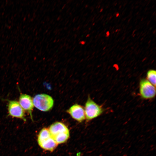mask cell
<instances>
[{"label":"cell","mask_w":156,"mask_h":156,"mask_svg":"<svg viewBox=\"0 0 156 156\" xmlns=\"http://www.w3.org/2000/svg\"><path fill=\"white\" fill-rule=\"evenodd\" d=\"M38 142L42 148L50 151H54L58 145L51 137L49 129L46 128L42 129L39 133Z\"/></svg>","instance_id":"1"},{"label":"cell","mask_w":156,"mask_h":156,"mask_svg":"<svg viewBox=\"0 0 156 156\" xmlns=\"http://www.w3.org/2000/svg\"><path fill=\"white\" fill-rule=\"evenodd\" d=\"M18 103L23 109L29 114L32 120H33L32 112L34 106L31 97L28 95L21 94L19 97Z\"/></svg>","instance_id":"7"},{"label":"cell","mask_w":156,"mask_h":156,"mask_svg":"<svg viewBox=\"0 0 156 156\" xmlns=\"http://www.w3.org/2000/svg\"><path fill=\"white\" fill-rule=\"evenodd\" d=\"M8 115L13 117L20 118L26 122L24 110L18 102L16 101L9 100L8 105Z\"/></svg>","instance_id":"5"},{"label":"cell","mask_w":156,"mask_h":156,"mask_svg":"<svg viewBox=\"0 0 156 156\" xmlns=\"http://www.w3.org/2000/svg\"><path fill=\"white\" fill-rule=\"evenodd\" d=\"M139 93L141 97L145 99L153 98L156 95L155 86L146 79L142 78L139 83Z\"/></svg>","instance_id":"4"},{"label":"cell","mask_w":156,"mask_h":156,"mask_svg":"<svg viewBox=\"0 0 156 156\" xmlns=\"http://www.w3.org/2000/svg\"><path fill=\"white\" fill-rule=\"evenodd\" d=\"M34 106L39 110L47 112L51 110L54 104V100L50 95L45 94L36 95L33 99Z\"/></svg>","instance_id":"3"},{"label":"cell","mask_w":156,"mask_h":156,"mask_svg":"<svg viewBox=\"0 0 156 156\" xmlns=\"http://www.w3.org/2000/svg\"><path fill=\"white\" fill-rule=\"evenodd\" d=\"M49 130L53 138L69 133L67 127L60 122H56L50 126Z\"/></svg>","instance_id":"8"},{"label":"cell","mask_w":156,"mask_h":156,"mask_svg":"<svg viewBox=\"0 0 156 156\" xmlns=\"http://www.w3.org/2000/svg\"><path fill=\"white\" fill-rule=\"evenodd\" d=\"M85 41H81L79 43L81 45H84L85 44Z\"/></svg>","instance_id":"10"},{"label":"cell","mask_w":156,"mask_h":156,"mask_svg":"<svg viewBox=\"0 0 156 156\" xmlns=\"http://www.w3.org/2000/svg\"><path fill=\"white\" fill-rule=\"evenodd\" d=\"M72 117L77 121L81 122L85 119L84 109L81 105L75 104L66 111Z\"/></svg>","instance_id":"6"},{"label":"cell","mask_w":156,"mask_h":156,"mask_svg":"<svg viewBox=\"0 0 156 156\" xmlns=\"http://www.w3.org/2000/svg\"><path fill=\"white\" fill-rule=\"evenodd\" d=\"M156 70L154 69L148 70L146 73V79L153 85L156 86Z\"/></svg>","instance_id":"9"},{"label":"cell","mask_w":156,"mask_h":156,"mask_svg":"<svg viewBox=\"0 0 156 156\" xmlns=\"http://www.w3.org/2000/svg\"><path fill=\"white\" fill-rule=\"evenodd\" d=\"M84 109L86 118L88 121L97 118L104 111L102 107L92 100L89 96L85 103Z\"/></svg>","instance_id":"2"}]
</instances>
